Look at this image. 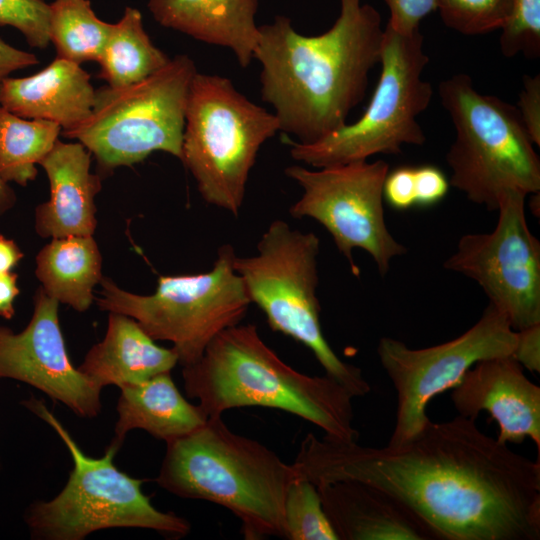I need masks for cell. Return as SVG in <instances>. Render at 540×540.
<instances>
[{
  "mask_svg": "<svg viewBox=\"0 0 540 540\" xmlns=\"http://www.w3.org/2000/svg\"><path fill=\"white\" fill-rule=\"evenodd\" d=\"M38 58L23 50L16 49L0 39V79L16 70L38 64Z\"/></svg>",
  "mask_w": 540,
  "mask_h": 540,
  "instance_id": "obj_36",
  "label": "cell"
},
{
  "mask_svg": "<svg viewBox=\"0 0 540 540\" xmlns=\"http://www.w3.org/2000/svg\"><path fill=\"white\" fill-rule=\"evenodd\" d=\"M516 340L517 331L491 303L472 327L442 344L412 349L382 337L377 354L397 395L396 421L387 445H402L416 436L430 420L426 408L434 397L454 388L475 363L513 355Z\"/></svg>",
  "mask_w": 540,
  "mask_h": 540,
  "instance_id": "obj_13",
  "label": "cell"
},
{
  "mask_svg": "<svg viewBox=\"0 0 540 540\" xmlns=\"http://www.w3.org/2000/svg\"><path fill=\"white\" fill-rule=\"evenodd\" d=\"M415 206L431 207L441 202L449 192L450 182L434 165L414 167Z\"/></svg>",
  "mask_w": 540,
  "mask_h": 540,
  "instance_id": "obj_31",
  "label": "cell"
},
{
  "mask_svg": "<svg viewBox=\"0 0 540 540\" xmlns=\"http://www.w3.org/2000/svg\"><path fill=\"white\" fill-rule=\"evenodd\" d=\"M15 202L16 195L14 191L0 179V216L9 211L15 205Z\"/></svg>",
  "mask_w": 540,
  "mask_h": 540,
  "instance_id": "obj_39",
  "label": "cell"
},
{
  "mask_svg": "<svg viewBox=\"0 0 540 540\" xmlns=\"http://www.w3.org/2000/svg\"><path fill=\"white\" fill-rule=\"evenodd\" d=\"M101 269L102 257L93 236L53 238L36 256L35 275L41 288L78 312L92 304Z\"/></svg>",
  "mask_w": 540,
  "mask_h": 540,
  "instance_id": "obj_23",
  "label": "cell"
},
{
  "mask_svg": "<svg viewBox=\"0 0 540 540\" xmlns=\"http://www.w3.org/2000/svg\"><path fill=\"white\" fill-rule=\"evenodd\" d=\"M259 0H148L162 26L199 41L230 49L243 68L254 59L259 37Z\"/></svg>",
  "mask_w": 540,
  "mask_h": 540,
  "instance_id": "obj_20",
  "label": "cell"
},
{
  "mask_svg": "<svg viewBox=\"0 0 540 540\" xmlns=\"http://www.w3.org/2000/svg\"><path fill=\"white\" fill-rule=\"evenodd\" d=\"M340 2L338 19L320 35L299 34L285 16L259 26L253 58L261 65V97L273 107L280 131L302 144L347 124L380 63V14L360 0Z\"/></svg>",
  "mask_w": 540,
  "mask_h": 540,
  "instance_id": "obj_2",
  "label": "cell"
},
{
  "mask_svg": "<svg viewBox=\"0 0 540 540\" xmlns=\"http://www.w3.org/2000/svg\"><path fill=\"white\" fill-rule=\"evenodd\" d=\"M517 109L534 145L540 146V75L525 76Z\"/></svg>",
  "mask_w": 540,
  "mask_h": 540,
  "instance_id": "obj_34",
  "label": "cell"
},
{
  "mask_svg": "<svg viewBox=\"0 0 540 540\" xmlns=\"http://www.w3.org/2000/svg\"><path fill=\"white\" fill-rule=\"evenodd\" d=\"M390 10L387 23L401 33L419 31L420 21L436 10V0H385Z\"/></svg>",
  "mask_w": 540,
  "mask_h": 540,
  "instance_id": "obj_33",
  "label": "cell"
},
{
  "mask_svg": "<svg viewBox=\"0 0 540 540\" xmlns=\"http://www.w3.org/2000/svg\"><path fill=\"white\" fill-rule=\"evenodd\" d=\"M500 49L511 58L523 54L540 55V0H512L510 15L501 28Z\"/></svg>",
  "mask_w": 540,
  "mask_h": 540,
  "instance_id": "obj_29",
  "label": "cell"
},
{
  "mask_svg": "<svg viewBox=\"0 0 540 540\" xmlns=\"http://www.w3.org/2000/svg\"><path fill=\"white\" fill-rule=\"evenodd\" d=\"M313 232L292 229L281 219L270 223L257 243V253L234 259L251 303L265 314L270 328L308 347L325 374L354 397L371 390L357 366L341 360L325 339L320 323L318 254Z\"/></svg>",
  "mask_w": 540,
  "mask_h": 540,
  "instance_id": "obj_8",
  "label": "cell"
},
{
  "mask_svg": "<svg viewBox=\"0 0 540 540\" xmlns=\"http://www.w3.org/2000/svg\"><path fill=\"white\" fill-rule=\"evenodd\" d=\"M293 464L315 486L356 481L383 491L430 540L540 539V457L514 452L475 419L429 420L398 446L308 433Z\"/></svg>",
  "mask_w": 540,
  "mask_h": 540,
  "instance_id": "obj_1",
  "label": "cell"
},
{
  "mask_svg": "<svg viewBox=\"0 0 540 540\" xmlns=\"http://www.w3.org/2000/svg\"><path fill=\"white\" fill-rule=\"evenodd\" d=\"M61 131L54 122L22 118L0 106V179L20 186L33 181L36 164L51 151Z\"/></svg>",
  "mask_w": 540,
  "mask_h": 540,
  "instance_id": "obj_25",
  "label": "cell"
},
{
  "mask_svg": "<svg viewBox=\"0 0 540 540\" xmlns=\"http://www.w3.org/2000/svg\"><path fill=\"white\" fill-rule=\"evenodd\" d=\"M182 377L187 396L199 401L207 417L260 406L303 418L337 441L359 437L353 423L354 396L326 374L309 376L286 364L254 324L222 331L198 361L183 366Z\"/></svg>",
  "mask_w": 540,
  "mask_h": 540,
  "instance_id": "obj_3",
  "label": "cell"
},
{
  "mask_svg": "<svg viewBox=\"0 0 540 540\" xmlns=\"http://www.w3.org/2000/svg\"><path fill=\"white\" fill-rule=\"evenodd\" d=\"M526 196L505 192L494 230L462 236L444 262L445 269L476 281L515 331L540 324V243L527 225Z\"/></svg>",
  "mask_w": 540,
  "mask_h": 540,
  "instance_id": "obj_14",
  "label": "cell"
},
{
  "mask_svg": "<svg viewBox=\"0 0 540 540\" xmlns=\"http://www.w3.org/2000/svg\"><path fill=\"white\" fill-rule=\"evenodd\" d=\"M177 363L175 351L157 345L136 320L109 312L103 340L91 347L77 368L101 388H120L170 372Z\"/></svg>",
  "mask_w": 540,
  "mask_h": 540,
  "instance_id": "obj_21",
  "label": "cell"
},
{
  "mask_svg": "<svg viewBox=\"0 0 540 540\" xmlns=\"http://www.w3.org/2000/svg\"><path fill=\"white\" fill-rule=\"evenodd\" d=\"M111 23L99 19L89 0H54L50 3L49 39L57 57L77 64L98 61Z\"/></svg>",
  "mask_w": 540,
  "mask_h": 540,
  "instance_id": "obj_26",
  "label": "cell"
},
{
  "mask_svg": "<svg viewBox=\"0 0 540 540\" xmlns=\"http://www.w3.org/2000/svg\"><path fill=\"white\" fill-rule=\"evenodd\" d=\"M311 170L292 165L285 174L303 189L291 205L294 218L309 217L331 234L350 269L359 276L353 259L354 249H363L384 276L392 259L407 248L390 233L384 218L383 184L389 171L384 160L355 161Z\"/></svg>",
  "mask_w": 540,
  "mask_h": 540,
  "instance_id": "obj_12",
  "label": "cell"
},
{
  "mask_svg": "<svg viewBox=\"0 0 540 540\" xmlns=\"http://www.w3.org/2000/svg\"><path fill=\"white\" fill-rule=\"evenodd\" d=\"M428 62L420 31L401 33L386 25L381 73L364 114L317 142L290 141L291 157L322 168L376 154H399L404 145H423L426 137L417 117L433 96L432 85L421 76Z\"/></svg>",
  "mask_w": 540,
  "mask_h": 540,
  "instance_id": "obj_11",
  "label": "cell"
},
{
  "mask_svg": "<svg viewBox=\"0 0 540 540\" xmlns=\"http://www.w3.org/2000/svg\"><path fill=\"white\" fill-rule=\"evenodd\" d=\"M118 420L113 444L121 447L127 433L142 429L166 443L202 427L208 417L199 405L188 402L170 372L120 387Z\"/></svg>",
  "mask_w": 540,
  "mask_h": 540,
  "instance_id": "obj_22",
  "label": "cell"
},
{
  "mask_svg": "<svg viewBox=\"0 0 540 540\" xmlns=\"http://www.w3.org/2000/svg\"><path fill=\"white\" fill-rule=\"evenodd\" d=\"M95 91L80 64L56 57L36 74L1 79L0 106L22 118L54 122L62 133L90 116Z\"/></svg>",
  "mask_w": 540,
  "mask_h": 540,
  "instance_id": "obj_18",
  "label": "cell"
},
{
  "mask_svg": "<svg viewBox=\"0 0 540 540\" xmlns=\"http://www.w3.org/2000/svg\"><path fill=\"white\" fill-rule=\"evenodd\" d=\"M23 256L24 253L13 239L0 234V273L11 272Z\"/></svg>",
  "mask_w": 540,
  "mask_h": 540,
  "instance_id": "obj_38",
  "label": "cell"
},
{
  "mask_svg": "<svg viewBox=\"0 0 540 540\" xmlns=\"http://www.w3.org/2000/svg\"><path fill=\"white\" fill-rule=\"evenodd\" d=\"M316 487L338 540H430L402 506L377 488L356 481Z\"/></svg>",
  "mask_w": 540,
  "mask_h": 540,
  "instance_id": "obj_19",
  "label": "cell"
},
{
  "mask_svg": "<svg viewBox=\"0 0 540 540\" xmlns=\"http://www.w3.org/2000/svg\"><path fill=\"white\" fill-rule=\"evenodd\" d=\"M21 404L55 430L73 460L62 491L52 500L36 501L25 510L24 521L33 539L81 540L108 528L152 529L177 538L189 533L186 519L153 506L142 492L144 480L114 465L120 447L111 443L101 458H92L82 452L42 400L30 397Z\"/></svg>",
  "mask_w": 540,
  "mask_h": 540,
  "instance_id": "obj_6",
  "label": "cell"
},
{
  "mask_svg": "<svg viewBox=\"0 0 540 540\" xmlns=\"http://www.w3.org/2000/svg\"><path fill=\"white\" fill-rule=\"evenodd\" d=\"M197 72L194 61L180 54L139 82L97 89L90 116L61 134L85 146L103 172L132 166L154 151L180 159L187 100Z\"/></svg>",
  "mask_w": 540,
  "mask_h": 540,
  "instance_id": "obj_10",
  "label": "cell"
},
{
  "mask_svg": "<svg viewBox=\"0 0 540 540\" xmlns=\"http://www.w3.org/2000/svg\"><path fill=\"white\" fill-rule=\"evenodd\" d=\"M49 18L50 4L45 0H0V25L18 29L31 47L48 46Z\"/></svg>",
  "mask_w": 540,
  "mask_h": 540,
  "instance_id": "obj_30",
  "label": "cell"
},
{
  "mask_svg": "<svg viewBox=\"0 0 540 540\" xmlns=\"http://www.w3.org/2000/svg\"><path fill=\"white\" fill-rule=\"evenodd\" d=\"M45 170L49 200L35 208V231L42 238L93 236L99 174L90 171L91 153L80 142L59 139L39 164Z\"/></svg>",
  "mask_w": 540,
  "mask_h": 540,
  "instance_id": "obj_17",
  "label": "cell"
},
{
  "mask_svg": "<svg viewBox=\"0 0 540 540\" xmlns=\"http://www.w3.org/2000/svg\"><path fill=\"white\" fill-rule=\"evenodd\" d=\"M438 94L455 129L451 186L490 211L509 190L540 192V160L517 107L479 93L464 73L443 80Z\"/></svg>",
  "mask_w": 540,
  "mask_h": 540,
  "instance_id": "obj_5",
  "label": "cell"
},
{
  "mask_svg": "<svg viewBox=\"0 0 540 540\" xmlns=\"http://www.w3.org/2000/svg\"><path fill=\"white\" fill-rule=\"evenodd\" d=\"M17 278L13 271L0 273V316L6 320L15 315L14 301L20 293Z\"/></svg>",
  "mask_w": 540,
  "mask_h": 540,
  "instance_id": "obj_37",
  "label": "cell"
},
{
  "mask_svg": "<svg viewBox=\"0 0 540 540\" xmlns=\"http://www.w3.org/2000/svg\"><path fill=\"white\" fill-rule=\"evenodd\" d=\"M512 0H436L444 24L464 35H481L501 29Z\"/></svg>",
  "mask_w": 540,
  "mask_h": 540,
  "instance_id": "obj_28",
  "label": "cell"
},
{
  "mask_svg": "<svg viewBox=\"0 0 540 540\" xmlns=\"http://www.w3.org/2000/svg\"><path fill=\"white\" fill-rule=\"evenodd\" d=\"M280 126L224 76L197 72L185 113L181 162L202 198L238 216L261 146Z\"/></svg>",
  "mask_w": 540,
  "mask_h": 540,
  "instance_id": "obj_7",
  "label": "cell"
},
{
  "mask_svg": "<svg viewBox=\"0 0 540 540\" xmlns=\"http://www.w3.org/2000/svg\"><path fill=\"white\" fill-rule=\"evenodd\" d=\"M284 538L338 540L324 510L317 487L304 478L288 487L284 502Z\"/></svg>",
  "mask_w": 540,
  "mask_h": 540,
  "instance_id": "obj_27",
  "label": "cell"
},
{
  "mask_svg": "<svg viewBox=\"0 0 540 540\" xmlns=\"http://www.w3.org/2000/svg\"><path fill=\"white\" fill-rule=\"evenodd\" d=\"M512 356L529 371L540 372V324L517 331Z\"/></svg>",
  "mask_w": 540,
  "mask_h": 540,
  "instance_id": "obj_35",
  "label": "cell"
},
{
  "mask_svg": "<svg viewBox=\"0 0 540 540\" xmlns=\"http://www.w3.org/2000/svg\"><path fill=\"white\" fill-rule=\"evenodd\" d=\"M230 244L222 245L204 273L160 276L150 295L128 292L102 277L98 307L130 316L153 339L169 341L178 363L191 365L225 329L240 324L251 301L234 269Z\"/></svg>",
  "mask_w": 540,
  "mask_h": 540,
  "instance_id": "obj_9",
  "label": "cell"
},
{
  "mask_svg": "<svg viewBox=\"0 0 540 540\" xmlns=\"http://www.w3.org/2000/svg\"><path fill=\"white\" fill-rule=\"evenodd\" d=\"M166 444L156 478L160 487L227 508L241 521L246 540L284 538L286 492L302 478L293 463L232 432L222 416L208 417L199 429Z\"/></svg>",
  "mask_w": 540,
  "mask_h": 540,
  "instance_id": "obj_4",
  "label": "cell"
},
{
  "mask_svg": "<svg viewBox=\"0 0 540 540\" xmlns=\"http://www.w3.org/2000/svg\"><path fill=\"white\" fill-rule=\"evenodd\" d=\"M169 60L146 33L141 12L126 7L121 19L112 24L97 61L99 77L110 87H124L151 76Z\"/></svg>",
  "mask_w": 540,
  "mask_h": 540,
  "instance_id": "obj_24",
  "label": "cell"
},
{
  "mask_svg": "<svg viewBox=\"0 0 540 540\" xmlns=\"http://www.w3.org/2000/svg\"><path fill=\"white\" fill-rule=\"evenodd\" d=\"M383 200L398 211L416 207L414 166H401L388 171L383 184Z\"/></svg>",
  "mask_w": 540,
  "mask_h": 540,
  "instance_id": "obj_32",
  "label": "cell"
},
{
  "mask_svg": "<svg viewBox=\"0 0 540 540\" xmlns=\"http://www.w3.org/2000/svg\"><path fill=\"white\" fill-rule=\"evenodd\" d=\"M33 305L22 331L0 325V379L33 386L79 417L98 416L102 388L73 366L59 324V302L39 287Z\"/></svg>",
  "mask_w": 540,
  "mask_h": 540,
  "instance_id": "obj_15",
  "label": "cell"
},
{
  "mask_svg": "<svg viewBox=\"0 0 540 540\" xmlns=\"http://www.w3.org/2000/svg\"><path fill=\"white\" fill-rule=\"evenodd\" d=\"M451 401L463 417L476 420L480 412L489 413L499 425L500 443L529 437L540 454V387L512 355L475 363L453 388Z\"/></svg>",
  "mask_w": 540,
  "mask_h": 540,
  "instance_id": "obj_16",
  "label": "cell"
}]
</instances>
